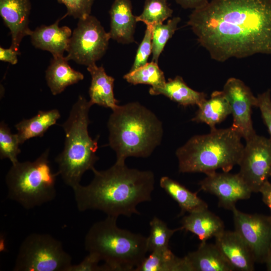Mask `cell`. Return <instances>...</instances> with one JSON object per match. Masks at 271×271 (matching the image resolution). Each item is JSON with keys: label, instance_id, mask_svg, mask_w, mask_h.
<instances>
[{"label": "cell", "instance_id": "obj_1", "mask_svg": "<svg viewBox=\"0 0 271 271\" xmlns=\"http://www.w3.org/2000/svg\"><path fill=\"white\" fill-rule=\"evenodd\" d=\"M187 25L218 62L271 54V0H212Z\"/></svg>", "mask_w": 271, "mask_h": 271}, {"label": "cell", "instance_id": "obj_2", "mask_svg": "<svg viewBox=\"0 0 271 271\" xmlns=\"http://www.w3.org/2000/svg\"><path fill=\"white\" fill-rule=\"evenodd\" d=\"M92 172L90 184L73 189L80 211L99 210L107 216L129 217L140 214L139 204L152 200L155 178L151 171L131 169L125 163L116 162L106 170Z\"/></svg>", "mask_w": 271, "mask_h": 271}, {"label": "cell", "instance_id": "obj_3", "mask_svg": "<svg viewBox=\"0 0 271 271\" xmlns=\"http://www.w3.org/2000/svg\"><path fill=\"white\" fill-rule=\"evenodd\" d=\"M107 127L109 145L116 161L129 157L146 158L160 144L162 124L149 109L138 102L118 105L110 114Z\"/></svg>", "mask_w": 271, "mask_h": 271}, {"label": "cell", "instance_id": "obj_4", "mask_svg": "<svg viewBox=\"0 0 271 271\" xmlns=\"http://www.w3.org/2000/svg\"><path fill=\"white\" fill-rule=\"evenodd\" d=\"M241 138L232 126L192 137L176 151L179 172L206 175L218 169L229 172L241 157Z\"/></svg>", "mask_w": 271, "mask_h": 271}, {"label": "cell", "instance_id": "obj_5", "mask_svg": "<svg viewBox=\"0 0 271 271\" xmlns=\"http://www.w3.org/2000/svg\"><path fill=\"white\" fill-rule=\"evenodd\" d=\"M92 104L82 95L71 107L67 120L61 125L65 133L64 147L55 159L58 173L72 189L79 185L84 173L95 169L99 158L96 155L99 137L89 134V111Z\"/></svg>", "mask_w": 271, "mask_h": 271}, {"label": "cell", "instance_id": "obj_6", "mask_svg": "<svg viewBox=\"0 0 271 271\" xmlns=\"http://www.w3.org/2000/svg\"><path fill=\"white\" fill-rule=\"evenodd\" d=\"M117 219L107 216L93 224L85 248L104 261V271H134L149 251L147 237L118 227Z\"/></svg>", "mask_w": 271, "mask_h": 271}, {"label": "cell", "instance_id": "obj_7", "mask_svg": "<svg viewBox=\"0 0 271 271\" xmlns=\"http://www.w3.org/2000/svg\"><path fill=\"white\" fill-rule=\"evenodd\" d=\"M49 149L34 161L12 165L6 176L8 198L26 209L52 201L58 172H53L49 160Z\"/></svg>", "mask_w": 271, "mask_h": 271}, {"label": "cell", "instance_id": "obj_8", "mask_svg": "<svg viewBox=\"0 0 271 271\" xmlns=\"http://www.w3.org/2000/svg\"><path fill=\"white\" fill-rule=\"evenodd\" d=\"M71 256L61 241L48 234L32 233L22 242L14 271H68Z\"/></svg>", "mask_w": 271, "mask_h": 271}, {"label": "cell", "instance_id": "obj_9", "mask_svg": "<svg viewBox=\"0 0 271 271\" xmlns=\"http://www.w3.org/2000/svg\"><path fill=\"white\" fill-rule=\"evenodd\" d=\"M110 38L96 17L79 19L72 32L66 58L86 66L95 64L105 53Z\"/></svg>", "mask_w": 271, "mask_h": 271}, {"label": "cell", "instance_id": "obj_10", "mask_svg": "<svg viewBox=\"0 0 271 271\" xmlns=\"http://www.w3.org/2000/svg\"><path fill=\"white\" fill-rule=\"evenodd\" d=\"M238 165V175L252 193H259L270 177L271 139L255 134L246 141Z\"/></svg>", "mask_w": 271, "mask_h": 271}, {"label": "cell", "instance_id": "obj_11", "mask_svg": "<svg viewBox=\"0 0 271 271\" xmlns=\"http://www.w3.org/2000/svg\"><path fill=\"white\" fill-rule=\"evenodd\" d=\"M231 211L234 230L248 245L255 262L265 263L270 251L271 216L246 213L236 206Z\"/></svg>", "mask_w": 271, "mask_h": 271}, {"label": "cell", "instance_id": "obj_12", "mask_svg": "<svg viewBox=\"0 0 271 271\" xmlns=\"http://www.w3.org/2000/svg\"><path fill=\"white\" fill-rule=\"evenodd\" d=\"M223 92L227 97L233 117L232 127L248 141L256 133L251 119L253 107L257 106V97L240 79L231 77L226 81Z\"/></svg>", "mask_w": 271, "mask_h": 271}, {"label": "cell", "instance_id": "obj_13", "mask_svg": "<svg viewBox=\"0 0 271 271\" xmlns=\"http://www.w3.org/2000/svg\"><path fill=\"white\" fill-rule=\"evenodd\" d=\"M199 184L201 190L217 197L220 207L230 210L237 201L249 199L252 193L238 173L215 172L206 175Z\"/></svg>", "mask_w": 271, "mask_h": 271}, {"label": "cell", "instance_id": "obj_14", "mask_svg": "<svg viewBox=\"0 0 271 271\" xmlns=\"http://www.w3.org/2000/svg\"><path fill=\"white\" fill-rule=\"evenodd\" d=\"M31 9L30 0H0V15L12 37L10 47L17 51L23 38L32 32L29 28Z\"/></svg>", "mask_w": 271, "mask_h": 271}, {"label": "cell", "instance_id": "obj_15", "mask_svg": "<svg viewBox=\"0 0 271 271\" xmlns=\"http://www.w3.org/2000/svg\"><path fill=\"white\" fill-rule=\"evenodd\" d=\"M215 244L234 270L253 271L256 262L250 248L234 230H224L215 237Z\"/></svg>", "mask_w": 271, "mask_h": 271}, {"label": "cell", "instance_id": "obj_16", "mask_svg": "<svg viewBox=\"0 0 271 271\" xmlns=\"http://www.w3.org/2000/svg\"><path fill=\"white\" fill-rule=\"evenodd\" d=\"M63 18L58 19L51 25H42L32 31L30 36L33 46L49 51L53 57L63 56L64 52L68 49L72 34L68 27H59V22Z\"/></svg>", "mask_w": 271, "mask_h": 271}, {"label": "cell", "instance_id": "obj_17", "mask_svg": "<svg viewBox=\"0 0 271 271\" xmlns=\"http://www.w3.org/2000/svg\"><path fill=\"white\" fill-rule=\"evenodd\" d=\"M110 38L118 43L126 44L134 42L136 16L132 11L130 0H114L109 11Z\"/></svg>", "mask_w": 271, "mask_h": 271}, {"label": "cell", "instance_id": "obj_18", "mask_svg": "<svg viewBox=\"0 0 271 271\" xmlns=\"http://www.w3.org/2000/svg\"><path fill=\"white\" fill-rule=\"evenodd\" d=\"M189 271H233L215 244L202 241L184 256Z\"/></svg>", "mask_w": 271, "mask_h": 271}, {"label": "cell", "instance_id": "obj_19", "mask_svg": "<svg viewBox=\"0 0 271 271\" xmlns=\"http://www.w3.org/2000/svg\"><path fill=\"white\" fill-rule=\"evenodd\" d=\"M181 223L182 230L197 235L201 242L215 237L225 230L221 219L208 208L188 213L182 218Z\"/></svg>", "mask_w": 271, "mask_h": 271}, {"label": "cell", "instance_id": "obj_20", "mask_svg": "<svg viewBox=\"0 0 271 271\" xmlns=\"http://www.w3.org/2000/svg\"><path fill=\"white\" fill-rule=\"evenodd\" d=\"M87 69L91 76L89 89L90 103L114 109L118 105L113 93L114 79L106 73L102 66L98 67L94 64Z\"/></svg>", "mask_w": 271, "mask_h": 271}, {"label": "cell", "instance_id": "obj_21", "mask_svg": "<svg viewBox=\"0 0 271 271\" xmlns=\"http://www.w3.org/2000/svg\"><path fill=\"white\" fill-rule=\"evenodd\" d=\"M198 106L192 120L206 123L209 126L210 130L216 128V124L231 114L229 102L223 91L213 92L209 99L206 98Z\"/></svg>", "mask_w": 271, "mask_h": 271}, {"label": "cell", "instance_id": "obj_22", "mask_svg": "<svg viewBox=\"0 0 271 271\" xmlns=\"http://www.w3.org/2000/svg\"><path fill=\"white\" fill-rule=\"evenodd\" d=\"M68 61L64 56L53 57L46 71L47 84L54 95L84 79L83 74L72 69Z\"/></svg>", "mask_w": 271, "mask_h": 271}, {"label": "cell", "instance_id": "obj_23", "mask_svg": "<svg viewBox=\"0 0 271 271\" xmlns=\"http://www.w3.org/2000/svg\"><path fill=\"white\" fill-rule=\"evenodd\" d=\"M149 93L153 95L162 94L184 106H198L207 97L204 92H198L189 87L180 76L169 78L161 87H151Z\"/></svg>", "mask_w": 271, "mask_h": 271}, {"label": "cell", "instance_id": "obj_24", "mask_svg": "<svg viewBox=\"0 0 271 271\" xmlns=\"http://www.w3.org/2000/svg\"><path fill=\"white\" fill-rule=\"evenodd\" d=\"M160 185L178 203L181 209L180 215L186 212L190 213L208 208L207 204L197 195V192L190 191L169 177H162Z\"/></svg>", "mask_w": 271, "mask_h": 271}, {"label": "cell", "instance_id": "obj_25", "mask_svg": "<svg viewBox=\"0 0 271 271\" xmlns=\"http://www.w3.org/2000/svg\"><path fill=\"white\" fill-rule=\"evenodd\" d=\"M57 109L39 110L37 114L29 119H24L15 125L20 144L36 137H42L49 127L56 124L60 118Z\"/></svg>", "mask_w": 271, "mask_h": 271}, {"label": "cell", "instance_id": "obj_26", "mask_svg": "<svg viewBox=\"0 0 271 271\" xmlns=\"http://www.w3.org/2000/svg\"><path fill=\"white\" fill-rule=\"evenodd\" d=\"M134 271H189V268L185 257L176 256L169 248L151 252Z\"/></svg>", "mask_w": 271, "mask_h": 271}, {"label": "cell", "instance_id": "obj_27", "mask_svg": "<svg viewBox=\"0 0 271 271\" xmlns=\"http://www.w3.org/2000/svg\"><path fill=\"white\" fill-rule=\"evenodd\" d=\"M127 82L133 85L148 84L152 87H159L166 82L164 73L158 63L152 61L124 75Z\"/></svg>", "mask_w": 271, "mask_h": 271}, {"label": "cell", "instance_id": "obj_28", "mask_svg": "<svg viewBox=\"0 0 271 271\" xmlns=\"http://www.w3.org/2000/svg\"><path fill=\"white\" fill-rule=\"evenodd\" d=\"M150 232L147 237L149 251L165 250L169 248V243L173 234L182 230L179 228L171 229L162 219L154 217L150 222Z\"/></svg>", "mask_w": 271, "mask_h": 271}, {"label": "cell", "instance_id": "obj_29", "mask_svg": "<svg viewBox=\"0 0 271 271\" xmlns=\"http://www.w3.org/2000/svg\"><path fill=\"white\" fill-rule=\"evenodd\" d=\"M181 19L176 17L169 20L166 24L160 23L153 26L152 61L158 63L159 57L169 41L178 29Z\"/></svg>", "mask_w": 271, "mask_h": 271}, {"label": "cell", "instance_id": "obj_30", "mask_svg": "<svg viewBox=\"0 0 271 271\" xmlns=\"http://www.w3.org/2000/svg\"><path fill=\"white\" fill-rule=\"evenodd\" d=\"M168 0H146L142 14L136 16L137 22H142L146 26L163 23L172 16L173 11L167 3Z\"/></svg>", "mask_w": 271, "mask_h": 271}, {"label": "cell", "instance_id": "obj_31", "mask_svg": "<svg viewBox=\"0 0 271 271\" xmlns=\"http://www.w3.org/2000/svg\"><path fill=\"white\" fill-rule=\"evenodd\" d=\"M20 145L18 134L12 133L8 125L2 121L0 123L1 159H8L12 165L18 163V156L21 152Z\"/></svg>", "mask_w": 271, "mask_h": 271}, {"label": "cell", "instance_id": "obj_32", "mask_svg": "<svg viewBox=\"0 0 271 271\" xmlns=\"http://www.w3.org/2000/svg\"><path fill=\"white\" fill-rule=\"evenodd\" d=\"M153 26H147L144 38L137 49L133 65L129 71H133L148 63L152 53Z\"/></svg>", "mask_w": 271, "mask_h": 271}, {"label": "cell", "instance_id": "obj_33", "mask_svg": "<svg viewBox=\"0 0 271 271\" xmlns=\"http://www.w3.org/2000/svg\"><path fill=\"white\" fill-rule=\"evenodd\" d=\"M65 5L67 13L63 16H72L74 19H81L90 15L94 0H57Z\"/></svg>", "mask_w": 271, "mask_h": 271}, {"label": "cell", "instance_id": "obj_34", "mask_svg": "<svg viewBox=\"0 0 271 271\" xmlns=\"http://www.w3.org/2000/svg\"><path fill=\"white\" fill-rule=\"evenodd\" d=\"M257 106L259 108L261 117L266 125L271 139V96L270 90L258 94L257 96Z\"/></svg>", "mask_w": 271, "mask_h": 271}, {"label": "cell", "instance_id": "obj_35", "mask_svg": "<svg viewBox=\"0 0 271 271\" xmlns=\"http://www.w3.org/2000/svg\"><path fill=\"white\" fill-rule=\"evenodd\" d=\"M101 261L95 253L89 252L80 263L72 264L68 271H103L102 265H99Z\"/></svg>", "mask_w": 271, "mask_h": 271}, {"label": "cell", "instance_id": "obj_36", "mask_svg": "<svg viewBox=\"0 0 271 271\" xmlns=\"http://www.w3.org/2000/svg\"><path fill=\"white\" fill-rule=\"evenodd\" d=\"M20 54V51H17L11 47L8 49L0 47V60L2 61L15 65L18 62V56Z\"/></svg>", "mask_w": 271, "mask_h": 271}, {"label": "cell", "instance_id": "obj_37", "mask_svg": "<svg viewBox=\"0 0 271 271\" xmlns=\"http://www.w3.org/2000/svg\"><path fill=\"white\" fill-rule=\"evenodd\" d=\"M182 8L187 9L195 10L206 6L209 2L208 0H174Z\"/></svg>", "mask_w": 271, "mask_h": 271}, {"label": "cell", "instance_id": "obj_38", "mask_svg": "<svg viewBox=\"0 0 271 271\" xmlns=\"http://www.w3.org/2000/svg\"><path fill=\"white\" fill-rule=\"evenodd\" d=\"M263 203L267 206L270 212L271 216V182H265L259 190Z\"/></svg>", "mask_w": 271, "mask_h": 271}, {"label": "cell", "instance_id": "obj_39", "mask_svg": "<svg viewBox=\"0 0 271 271\" xmlns=\"http://www.w3.org/2000/svg\"><path fill=\"white\" fill-rule=\"evenodd\" d=\"M265 263L266 265L267 270L268 271H271V253L270 252L268 255Z\"/></svg>", "mask_w": 271, "mask_h": 271}, {"label": "cell", "instance_id": "obj_40", "mask_svg": "<svg viewBox=\"0 0 271 271\" xmlns=\"http://www.w3.org/2000/svg\"><path fill=\"white\" fill-rule=\"evenodd\" d=\"M270 177H271V170H270Z\"/></svg>", "mask_w": 271, "mask_h": 271}, {"label": "cell", "instance_id": "obj_41", "mask_svg": "<svg viewBox=\"0 0 271 271\" xmlns=\"http://www.w3.org/2000/svg\"><path fill=\"white\" fill-rule=\"evenodd\" d=\"M270 252L271 253V245H270Z\"/></svg>", "mask_w": 271, "mask_h": 271}]
</instances>
